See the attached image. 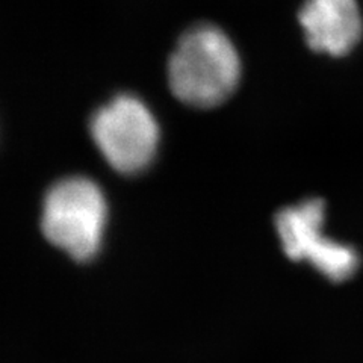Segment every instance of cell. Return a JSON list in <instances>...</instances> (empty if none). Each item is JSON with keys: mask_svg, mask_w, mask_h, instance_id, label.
Returning <instances> with one entry per match:
<instances>
[{"mask_svg": "<svg viewBox=\"0 0 363 363\" xmlns=\"http://www.w3.org/2000/svg\"><path fill=\"white\" fill-rule=\"evenodd\" d=\"M241 58L229 35L203 23L182 35L168 61L173 94L188 106L215 108L229 99L241 81Z\"/></svg>", "mask_w": 363, "mask_h": 363, "instance_id": "6da1fadb", "label": "cell"}, {"mask_svg": "<svg viewBox=\"0 0 363 363\" xmlns=\"http://www.w3.org/2000/svg\"><path fill=\"white\" fill-rule=\"evenodd\" d=\"M108 221L104 191L84 176L61 179L43 201L41 230L50 244L77 262H88L99 253Z\"/></svg>", "mask_w": 363, "mask_h": 363, "instance_id": "7a4b0ae2", "label": "cell"}, {"mask_svg": "<svg viewBox=\"0 0 363 363\" xmlns=\"http://www.w3.org/2000/svg\"><path fill=\"white\" fill-rule=\"evenodd\" d=\"M89 133L105 161L128 176L153 162L161 136L152 111L130 94H120L99 108L89 120Z\"/></svg>", "mask_w": 363, "mask_h": 363, "instance_id": "3957f363", "label": "cell"}, {"mask_svg": "<svg viewBox=\"0 0 363 363\" xmlns=\"http://www.w3.org/2000/svg\"><path fill=\"white\" fill-rule=\"evenodd\" d=\"M324 211L325 203L321 199L281 209L276 217L277 233L283 252L291 260L308 259L328 280L344 281L357 271L360 259L353 247L323 236Z\"/></svg>", "mask_w": 363, "mask_h": 363, "instance_id": "277c9868", "label": "cell"}, {"mask_svg": "<svg viewBox=\"0 0 363 363\" xmlns=\"http://www.w3.org/2000/svg\"><path fill=\"white\" fill-rule=\"evenodd\" d=\"M298 23L309 48L333 58L351 53L363 35L357 0H304Z\"/></svg>", "mask_w": 363, "mask_h": 363, "instance_id": "5b68a950", "label": "cell"}]
</instances>
